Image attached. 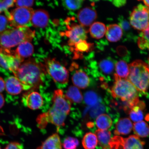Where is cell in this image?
<instances>
[{"label": "cell", "instance_id": "obj_1", "mask_svg": "<svg viewBox=\"0 0 149 149\" xmlns=\"http://www.w3.org/2000/svg\"><path fill=\"white\" fill-rule=\"evenodd\" d=\"M46 72L43 64L30 58L23 61L14 74L21 83L23 90L33 91L42 85L43 74Z\"/></svg>", "mask_w": 149, "mask_h": 149}, {"label": "cell", "instance_id": "obj_2", "mask_svg": "<svg viewBox=\"0 0 149 149\" xmlns=\"http://www.w3.org/2000/svg\"><path fill=\"white\" fill-rule=\"evenodd\" d=\"M114 82L110 93L112 96L119 100L128 111L139 101L138 91L127 79L114 78Z\"/></svg>", "mask_w": 149, "mask_h": 149}, {"label": "cell", "instance_id": "obj_3", "mask_svg": "<svg viewBox=\"0 0 149 149\" xmlns=\"http://www.w3.org/2000/svg\"><path fill=\"white\" fill-rule=\"evenodd\" d=\"M35 31L29 27L14 28L0 33V48L10 49L24 42H31Z\"/></svg>", "mask_w": 149, "mask_h": 149}, {"label": "cell", "instance_id": "obj_4", "mask_svg": "<svg viewBox=\"0 0 149 149\" xmlns=\"http://www.w3.org/2000/svg\"><path fill=\"white\" fill-rule=\"evenodd\" d=\"M127 78L138 91L145 93L149 87V69L148 65L140 60H136L129 65Z\"/></svg>", "mask_w": 149, "mask_h": 149}, {"label": "cell", "instance_id": "obj_5", "mask_svg": "<svg viewBox=\"0 0 149 149\" xmlns=\"http://www.w3.org/2000/svg\"><path fill=\"white\" fill-rule=\"evenodd\" d=\"M34 12L31 8L20 7L12 10L10 12H5L8 18L11 27L18 28L28 27Z\"/></svg>", "mask_w": 149, "mask_h": 149}, {"label": "cell", "instance_id": "obj_6", "mask_svg": "<svg viewBox=\"0 0 149 149\" xmlns=\"http://www.w3.org/2000/svg\"><path fill=\"white\" fill-rule=\"evenodd\" d=\"M46 72L56 82L64 84L68 82L69 72L65 67L55 58H47L45 61Z\"/></svg>", "mask_w": 149, "mask_h": 149}, {"label": "cell", "instance_id": "obj_7", "mask_svg": "<svg viewBox=\"0 0 149 149\" xmlns=\"http://www.w3.org/2000/svg\"><path fill=\"white\" fill-rule=\"evenodd\" d=\"M67 116L68 115L52 106L47 112L39 115L37 122L38 127L41 129L45 128L48 123L61 127L64 125Z\"/></svg>", "mask_w": 149, "mask_h": 149}, {"label": "cell", "instance_id": "obj_8", "mask_svg": "<svg viewBox=\"0 0 149 149\" xmlns=\"http://www.w3.org/2000/svg\"><path fill=\"white\" fill-rule=\"evenodd\" d=\"M130 20L134 29L144 31L149 26V8L141 4L137 6L130 14Z\"/></svg>", "mask_w": 149, "mask_h": 149}, {"label": "cell", "instance_id": "obj_9", "mask_svg": "<svg viewBox=\"0 0 149 149\" xmlns=\"http://www.w3.org/2000/svg\"><path fill=\"white\" fill-rule=\"evenodd\" d=\"M67 30L61 33L68 39V45L70 47L81 40H86L87 31L84 27L76 23L67 24Z\"/></svg>", "mask_w": 149, "mask_h": 149}, {"label": "cell", "instance_id": "obj_10", "mask_svg": "<svg viewBox=\"0 0 149 149\" xmlns=\"http://www.w3.org/2000/svg\"><path fill=\"white\" fill-rule=\"evenodd\" d=\"M115 64V61L110 57L100 61L96 70L97 72V74L99 76L100 81H105L111 80V76H113L114 74Z\"/></svg>", "mask_w": 149, "mask_h": 149}, {"label": "cell", "instance_id": "obj_11", "mask_svg": "<svg viewBox=\"0 0 149 149\" xmlns=\"http://www.w3.org/2000/svg\"><path fill=\"white\" fill-rule=\"evenodd\" d=\"M52 101V107L67 115L69 114L71 108L72 102L67 98L62 90L57 89L54 91Z\"/></svg>", "mask_w": 149, "mask_h": 149}, {"label": "cell", "instance_id": "obj_12", "mask_svg": "<svg viewBox=\"0 0 149 149\" xmlns=\"http://www.w3.org/2000/svg\"><path fill=\"white\" fill-rule=\"evenodd\" d=\"M22 100L24 105L32 110L40 109L43 105L41 95L36 91L27 93L23 96Z\"/></svg>", "mask_w": 149, "mask_h": 149}, {"label": "cell", "instance_id": "obj_13", "mask_svg": "<svg viewBox=\"0 0 149 149\" xmlns=\"http://www.w3.org/2000/svg\"><path fill=\"white\" fill-rule=\"evenodd\" d=\"M97 17L96 11L89 7L81 9L78 12L77 18L80 25L83 27H88L93 24Z\"/></svg>", "mask_w": 149, "mask_h": 149}, {"label": "cell", "instance_id": "obj_14", "mask_svg": "<svg viewBox=\"0 0 149 149\" xmlns=\"http://www.w3.org/2000/svg\"><path fill=\"white\" fill-rule=\"evenodd\" d=\"M117 136L119 144L122 149H144L145 142L136 135H130L126 139Z\"/></svg>", "mask_w": 149, "mask_h": 149}, {"label": "cell", "instance_id": "obj_15", "mask_svg": "<svg viewBox=\"0 0 149 149\" xmlns=\"http://www.w3.org/2000/svg\"><path fill=\"white\" fill-rule=\"evenodd\" d=\"M49 15L45 10L37 9L33 12L31 20V23L33 27L38 28L45 27L49 21Z\"/></svg>", "mask_w": 149, "mask_h": 149}, {"label": "cell", "instance_id": "obj_16", "mask_svg": "<svg viewBox=\"0 0 149 149\" xmlns=\"http://www.w3.org/2000/svg\"><path fill=\"white\" fill-rule=\"evenodd\" d=\"M95 134L98 143L102 149H113L111 132L108 130H97Z\"/></svg>", "mask_w": 149, "mask_h": 149}, {"label": "cell", "instance_id": "obj_17", "mask_svg": "<svg viewBox=\"0 0 149 149\" xmlns=\"http://www.w3.org/2000/svg\"><path fill=\"white\" fill-rule=\"evenodd\" d=\"M145 108V102L139 100L128 112L130 120L135 123L142 121L144 118Z\"/></svg>", "mask_w": 149, "mask_h": 149}, {"label": "cell", "instance_id": "obj_18", "mask_svg": "<svg viewBox=\"0 0 149 149\" xmlns=\"http://www.w3.org/2000/svg\"><path fill=\"white\" fill-rule=\"evenodd\" d=\"M72 81L75 86L81 89L87 88L90 84L88 75L81 70L76 71L72 76Z\"/></svg>", "mask_w": 149, "mask_h": 149}, {"label": "cell", "instance_id": "obj_19", "mask_svg": "<svg viewBox=\"0 0 149 149\" xmlns=\"http://www.w3.org/2000/svg\"><path fill=\"white\" fill-rule=\"evenodd\" d=\"M133 129L131 121L128 118H120L117 123L114 133L116 136L127 135Z\"/></svg>", "mask_w": 149, "mask_h": 149}, {"label": "cell", "instance_id": "obj_20", "mask_svg": "<svg viewBox=\"0 0 149 149\" xmlns=\"http://www.w3.org/2000/svg\"><path fill=\"white\" fill-rule=\"evenodd\" d=\"M105 33L107 40L111 42L118 41L122 38L123 35L122 29L120 26L116 24L108 25Z\"/></svg>", "mask_w": 149, "mask_h": 149}, {"label": "cell", "instance_id": "obj_21", "mask_svg": "<svg viewBox=\"0 0 149 149\" xmlns=\"http://www.w3.org/2000/svg\"><path fill=\"white\" fill-rule=\"evenodd\" d=\"M5 86L7 92L14 95L19 94L23 90L21 83L15 76L8 78L6 82Z\"/></svg>", "mask_w": 149, "mask_h": 149}, {"label": "cell", "instance_id": "obj_22", "mask_svg": "<svg viewBox=\"0 0 149 149\" xmlns=\"http://www.w3.org/2000/svg\"><path fill=\"white\" fill-rule=\"evenodd\" d=\"M108 111V107H106L105 104L101 102L92 107H87L84 111V116L88 115L91 118L95 119Z\"/></svg>", "mask_w": 149, "mask_h": 149}, {"label": "cell", "instance_id": "obj_23", "mask_svg": "<svg viewBox=\"0 0 149 149\" xmlns=\"http://www.w3.org/2000/svg\"><path fill=\"white\" fill-rule=\"evenodd\" d=\"M37 149H62L59 135L54 134L50 136Z\"/></svg>", "mask_w": 149, "mask_h": 149}, {"label": "cell", "instance_id": "obj_24", "mask_svg": "<svg viewBox=\"0 0 149 149\" xmlns=\"http://www.w3.org/2000/svg\"><path fill=\"white\" fill-rule=\"evenodd\" d=\"M34 48L32 44L29 42H24L18 45L15 51V54L24 60L32 55Z\"/></svg>", "mask_w": 149, "mask_h": 149}, {"label": "cell", "instance_id": "obj_25", "mask_svg": "<svg viewBox=\"0 0 149 149\" xmlns=\"http://www.w3.org/2000/svg\"><path fill=\"white\" fill-rule=\"evenodd\" d=\"M93 44L87 42L86 41L81 40L76 43L73 46L71 47V49L74 52V57H80V55L84 53H88L92 50L94 47Z\"/></svg>", "mask_w": 149, "mask_h": 149}, {"label": "cell", "instance_id": "obj_26", "mask_svg": "<svg viewBox=\"0 0 149 149\" xmlns=\"http://www.w3.org/2000/svg\"><path fill=\"white\" fill-rule=\"evenodd\" d=\"M115 71L113 74L114 78L127 79L129 76V67L125 61H119L115 64Z\"/></svg>", "mask_w": 149, "mask_h": 149}, {"label": "cell", "instance_id": "obj_27", "mask_svg": "<svg viewBox=\"0 0 149 149\" xmlns=\"http://www.w3.org/2000/svg\"><path fill=\"white\" fill-rule=\"evenodd\" d=\"M65 95L71 102L80 103L83 100L82 94L79 88L75 86H71L69 87Z\"/></svg>", "mask_w": 149, "mask_h": 149}, {"label": "cell", "instance_id": "obj_28", "mask_svg": "<svg viewBox=\"0 0 149 149\" xmlns=\"http://www.w3.org/2000/svg\"><path fill=\"white\" fill-rule=\"evenodd\" d=\"M106 28L105 24L101 22L93 23L91 26L89 31L93 38L99 39L103 37L106 33Z\"/></svg>", "mask_w": 149, "mask_h": 149}, {"label": "cell", "instance_id": "obj_29", "mask_svg": "<svg viewBox=\"0 0 149 149\" xmlns=\"http://www.w3.org/2000/svg\"><path fill=\"white\" fill-rule=\"evenodd\" d=\"M113 124L112 119L107 114H102L96 118V126L98 130H107L111 127Z\"/></svg>", "mask_w": 149, "mask_h": 149}, {"label": "cell", "instance_id": "obj_30", "mask_svg": "<svg viewBox=\"0 0 149 149\" xmlns=\"http://www.w3.org/2000/svg\"><path fill=\"white\" fill-rule=\"evenodd\" d=\"M133 129L135 135L139 137H146L149 135V126L144 121L134 123Z\"/></svg>", "mask_w": 149, "mask_h": 149}, {"label": "cell", "instance_id": "obj_31", "mask_svg": "<svg viewBox=\"0 0 149 149\" xmlns=\"http://www.w3.org/2000/svg\"><path fill=\"white\" fill-rule=\"evenodd\" d=\"M82 144L85 149H95L97 146L98 140L95 134L89 132L84 136Z\"/></svg>", "mask_w": 149, "mask_h": 149}, {"label": "cell", "instance_id": "obj_32", "mask_svg": "<svg viewBox=\"0 0 149 149\" xmlns=\"http://www.w3.org/2000/svg\"><path fill=\"white\" fill-rule=\"evenodd\" d=\"M86 104L88 107H92L96 104L102 102L101 97L95 91H87L84 95L83 98Z\"/></svg>", "mask_w": 149, "mask_h": 149}, {"label": "cell", "instance_id": "obj_33", "mask_svg": "<svg viewBox=\"0 0 149 149\" xmlns=\"http://www.w3.org/2000/svg\"><path fill=\"white\" fill-rule=\"evenodd\" d=\"M118 20L119 25L122 29L123 33H125V35H126V37H132L131 26L130 23L122 16L119 17Z\"/></svg>", "mask_w": 149, "mask_h": 149}, {"label": "cell", "instance_id": "obj_34", "mask_svg": "<svg viewBox=\"0 0 149 149\" xmlns=\"http://www.w3.org/2000/svg\"><path fill=\"white\" fill-rule=\"evenodd\" d=\"M83 0H62L63 5L69 10H77L81 6Z\"/></svg>", "mask_w": 149, "mask_h": 149}, {"label": "cell", "instance_id": "obj_35", "mask_svg": "<svg viewBox=\"0 0 149 149\" xmlns=\"http://www.w3.org/2000/svg\"><path fill=\"white\" fill-rule=\"evenodd\" d=\"M79 144V141L77 139L68 137L64 139L63 146L64 149H76Z\"/></svg>", "mask_w": 149, "mask_h": 149}, {"label": "cell", "instance_id": "obj_36", "mask_svg": "<svg viewBox=\"0 0 149 149\" xmlns=\"http://www.w3.org/2000/svg\"><path fill=\"white\" fill-rule=\"evenodd\" d=\"M11 27L8 18L5 15H0V33L9 29Z\"/></svg>", "mask_w": 149, "mask_h": 149}, {"label": "cell", "instance_id": "obj_37", "mask_svg": "<svg viewBox=\"0 0 149 149\" xmlns=\"http://www.w3.org/2000/svg\"><path fill=\"white\" fill-rule=\"evenodd\" d=\"M15 0H0V13L13 6Z\"/></svg>", "mask_w": 149, "mask_h": 149}, {"label": "cell", "instance_id": "obj_38", "mask_svg": "<svg viewBox=\"0 0 149 149\" xmlns=\"http://www.w3.org/2000/svg\"><path fill=\"white\" fill-rule=\"evenodd\" d=\"M34 3V0H15V3L17 8H30Z\"/></svg>", "mask_w": 149, "mask_h": 149}, {"label": "cell", "instance_id": "obj_39", "mask_svg": "<svg viewBox=\"0 0 149 149\" xmlns=\"http://www.w3.org/2000/svg\"><path fill=\"white\" fill-rule=\"evenodd\" d=\"M137 42L139 47L141 49L149 50V42L143 37L140 36Z\"/></svg>", "mask_w": 149, "mask_h": 149}, {"label": "cell", "instance_id": "obj_40", "mask_svg": "<svg viewBox=\"0 0 149 149\" xmlns=\"http://www.w3.org/2000/svg\"><path fill=\"white\" fill-rule=\"evenodd\" d=\"M5 149H23V147L19 143L12 142L7 145Z\"/></svg>", "mask_w": 149, "mask_h": 149}, {"label": "cell", "instance_id": "obj_41", "mask_svg": "<svg viewBox=\"0 0 149 149\" xmlns=\"http://www.w3.org/2000/svg\"><path fill=\"white\" fill-rule=\"evenodd\" d=\"M140 36L143 37L149 42V26L146 29L142 31L140 34Z\"/></svg>", "mask_w": 149, "mask_h": 149}, {"label": "cell", "instance_id": "obj_42", "mask_svg": "<svg viewBox=\"0 0 149 149\" xmlns=\"http://www.w3.org/2000/svg\"><path fill=\"white\" fill-rule=\"evenodd\" d=\"M126 3V0H113V5L117 7L124 6Z\"/></svg>", "mask_w": 149, "mask_h": 149}, {"label": "cell", "instance_id": "obj_43", "mask_svg": "<svg viewBox=\"0 0 149 149\" xmlns=\"http://www.w3.org/2000/svg\"><path fill=\"white\" fill-rule=\"evenodd\" d=\"M5 83L4 80L0 77V93L2 92L5 88Z\"/></svg>", "mask_w": 149, "mask_h": 149}, {"label": "cell", "instance_id": "obj_44", "mask_svg": "<svg viewBox=\"0 0 149 149\" xmlns=\"http://www.w3.org/2000/svg\"><path fill=\"white\" fill-rule=\"evenodd\" d=\"M5 100L3 95L0 94V109L4 105Z\"/></svg>", "mask_w": 149, "mask_h": 149}, {"label": "cell", "instance_id": "obj_45", "mask_svg": "<svg viewBox=\"0 0 149 149\" xmlns=\"http://www.w3.org/2000/svg\"><path fill=\"white\" fill-rule=\"evenodd\" d=\"M147 7L149 8V0H142Z\"/></svg>", "mask_w": 149, "mask_h": 149}, {"label": "cell", "instance_id": "obj_46", "mask_svg": "<svg viewBox=\"0 0 149 149\" xmlns=\"http://www.w3.org/2000/svg\"><path fill=\"white\" fill-rule=\"evenodd\" d=\"M3 133V130L1 126H0V135L1 134H2Z\"/></svg>", "mask_w": 149, "mask_h": 149}, {"label": "cell", "instance_id": "obj_47", "mask_svg": "<svg viewBox=\"0 0 149 149\" xmlns=\"http://www.w3.org/2000/svg\"><path fill=\"white\" fill-rule=\"evenodd\" d=\"M89 1L93 2H97L99 1V0H89Z\"/></svg>", "mask_w": 149, "mask_h": 149}, {"label": "cell", "instance_id": "obj_48", "mask_svg": "<svg viewBox=\"0 0 149 149\" xmlns=\"http://www.w3.org/2000/svg\"><path fill=\"white\" fill-rule=\"evenodd\" d=\"M148 68L149 69V57L148 59Z\"/></svg>", "mask_w": 149, "mask_h": 149}, {"label": "cell", "instance_id": "obj_49", "mask_svg": "<svg viewBox=\"0 0 149 149\" xmlns=\"http://www.w3.org/2000/svg\"><path fill=\"white\" fill-rule=\"evenodd\" d=\"M117 149H122V148H121V147L120 146V147H119V148Z\"/></svg>", "mask_w": 149, "mask_h": 149}, {"label": "cell", "instance_id": "obj_50", "mask_svg": "<svg viewBox=\"0 0 149 149\" xmlns=\"http://www.w3.org/2000/svg\"><path fill=\"white\" fill-rule=\"evenodd\" d=\"M0 149H1V148H0Z\"/></svg>", "mask_w": 149, "mask_h": 149}]
</instances>
